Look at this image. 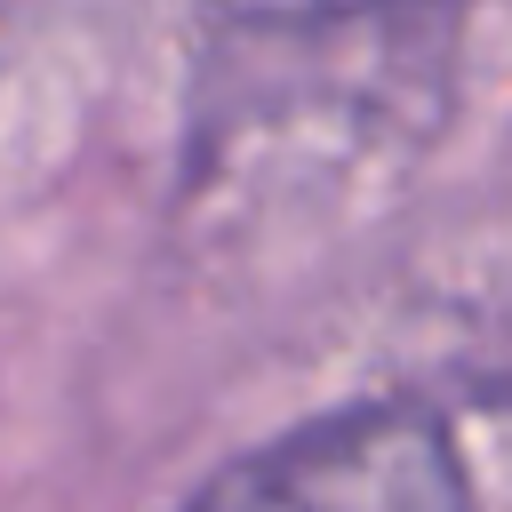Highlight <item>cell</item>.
I'll list each match as a JSON object with an SVG mask.
<instances>
[{
	"label": "cell",
	"instance_id": "6da1fadb",
	"mask_svg": "<svg viewBox=\"0 0 512 512\" xmlns=\"http://www.w3.org/2000/svg\"><path fill=\"white\" fill-rule=\"evenodd\" d=\"M184 512H480V488L440 408L360 400L232 456Z\"/></svg>",
	"mask_w": 512,
	"mask_h": 512
}]
</instances>
